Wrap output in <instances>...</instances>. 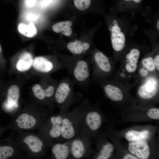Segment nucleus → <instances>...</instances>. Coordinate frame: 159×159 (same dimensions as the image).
I'll use <instances>...</instances> for the list:
<instances>
[{"label":"nucleus","mask_w":159,"mask_h":159,"mask_svg":"<svg viewBox=\"0 0 159 159\" xmlns=\"http://www.w3.org/2000/svg\"><path fill=\"white\" fill-rule=\"evenodd\" d=\"M141 65L138 72L141 77L145 78L148 77L150 73L156 70L153 57L151 56H148L143 58L141 61Z\"/></svg>","instance_id":"f3484780"},{"label":"nucleus","mask_w":159,"mask_h":159,"mask_svg":"<svg viewBox=\"0 0 159 159\" xmlns=\"http://www.w3.org/2000/svg\"><path fill=\"white\" fill-rule=\"evenodd\" d=\"M123 159H138L135 156L130 154H127L125 155L122 158Z\"/></svg>","instance_id":"7c9ffc66"},{"label":"nucleus","mask_w":159,"mask_h":159,"mask_svg":"<svg viewBox=\"0 0 159 159\" xmlns=\"http://www.w3.org/2000/svg\"><path fill=\"white\" fill-rule=\"evenodd\" d=\"M32 90L34 97L41 101L50 98L55 93L54 87L51 85L44 89L39 84H36L32 87Z\"/></svg>","instance_id":"dca6fc26"},{"label":"nucleus","mask_w":159,"mask_h":159,"mask_svg":"<svg viewBox=\"0 0 159 159\" xmlns=\"http://www.w3.org/2000/svg\"><path fill=\"white\" fill-rule=\"evenodd\" d=\"M20 95V89L18 86L12 85L9 87L4 104L5 107L7 110H13L18 107Z\"/></svg>","instance_id":"9b49d317"},{"label":"nucleus","mask_w":159,"mask_h":159,"mask_svg":"<svg viewBox=\"0 0 159 159\" xmlns=\"http://www.w3.org/2000/svg\"><path fill=\"white\" fill-rule=\"evenodd\" d=\"M148 116L150 118L155 120L159 119V109L153 108L150 109L147 112Z\"/></svg>","instance_id":"c85d7f7f"},{"label":"nucleus","mask_w":159,"mask_h":159,"mask_svg":"<svg viewBox=\"0 0 159 159\" xmlns=\"http://www.w3.org/2000/svg\"><path fill=\"white\" fill-rule=\"evenodd\" d=\"M142 0H119L117 3V6L123 11L131 10L139 7Z\"/></svg>","instance_id":"393cba45"},{"label":"nucleus","mask_w":159,"mask_h":159,"mask_svg":"<svg viewBox=\"0 0 159 159\" xmlns=\"http://www.w3.org/2000/svg\"><path fill=\"white\" fill-rule=\"evenodd\" d=\"M158 81L153 76L145 77L138 90L140 97L144 100L151 99L156 95L158 90Z\"/></svg>","instance_id":"6e6552de"},{"label":"nucleus","mask_w":159,"mask_h":159,"mask_svg":"<svg viewBox=\"0 0 159 159\" xmlns=\"http://www.w3.org/2000/svg\"><path fill=\"white\" fill-rule=\"evenodd\" d=\"M44 113L30 111L19 112L13 120V127L19 130L34 129L43 123Z\"/></svg>","instance_id":"f03ea898"},{"label":"nucleus","mask_w":159,"mask_h":159,"mask_svg":"<svg viewBox=\"0 0 159 159\" xmlns=\"http://www.w3.org/2000/svg\"><path fill=\"white\" fill-rule=\"evenodd\" d=\"M1 48L0 46V52H1Z\"/></svg>","instance_id":"f704fd0d"},{"label":"nucleus","mask_w":159,"mask_h":159,"mask_svg":"<svg viewBox=\"0 0 159 159\" xmlns=\"http://www.w3.org/2000/svg\"><path fill=\"white\" fill-rule=\"evenodd\" d=\"M15 146L5 145L0 146V159L13 158L18 152Z\"/></svg>","instance_id":"a878e982"},{"label":"nucleus","mask_w":159,"mask_h":159,"mask_svg":"<svg viewBox=\"0 0 159 159\" xmlns=\"http://www.w3.org/2000/svg\"><path fill=\"white\" fill-rule=\"evenodd\" d=\"M104 92L108 97L111 100L116 102L121 101L123 97L122 92L118 86L108 84L104 87Z\"/></svg>","instance_id":"a211bd4d"},{"label":"nucleus","mask_w":159,"mask_h":159,"mask_svg":"<svg viewBox=\"0 0 159 159\" xmlns=\"http://www.w3.org/2000/svg\"><path fill=\"white\" fill-rule=\"evenodd\" d=\"M140 55L138 48L131 49L126 54L124 61V67L126 71L129 74L135 73L137 70Z\"/></svg>","instance_id":"9d476101"},{"label":"nucleus","mask_w":159,"mask_h":159,"mask_svg":"<svg viewBox=\"0 0 159 159\" xmlns=\"http://www.w3.org/2000/svg\"><path fill=\"white\" fill-rule=\"evenodd\" d=\"M150 132L148 130L138 131L131 130L125 135V138L128 141L133 142L145 140L148 138Z\"/></svg>","instance_id":"5701e85b"},{"label":"nucleus","mask_w":159,"mask_h":159,"mask_svg":"<svg viewBox=\"0 0 159 159\" xmlns=\"http://www.w3.org/2000/svg\"><path fill=\"white\" fill-rule=\"evenodd\" d=\"M74 4L78 9L83 11L87 9L90 6L91 0H74Z\"/></svg>","instance_id":"cd10ccee"},{"label":"nucleus","mask_w":159,"mask_h":159,"mask_svg":"<svg viewBox=\"0 0 159 159\" xmlns=\"http://www.w3.org/2000/svg\"><path fill=\"white\" fill-rule=\"evenodd\" d=\"M73 74L75 79L79 82H83L90 76L89 67L85 60H79L76 63L73 69Z\"/></svg>","instance_id":"ddd939ff"},{"label":"nucleus","mask_w":159,"mask_h":159,"mask_svg":"<svg viewBox=\"0 0 159 159\" xmlns=\"http://www.w3.org/2000/svg\"><path fill=\"white\" fill-rule=\"evenodd\" d=\"M154 64L156 70H159V55L157 54L153 57Z\"/></svg>","instance_id":"c756f323"},{"label":"nucleus","mask_w":159,"mask_h":159,"mask_svg":"<svg viewBox=\"0 0 159 159\" xmlns=\"http://www.w3.org/2000/svg\"><path fill=\"white\" fill-rule=\"evenodd\" d=\"M33 65L36 69L44 73L50 72L54 68L53 63L50 60L42 57L35 58L33 60Z\"/></svg>","instance_id":"6ab92c4d"},{"label":"nucleus","mask_w":159,"mask_h":159,"mask_svg":"<svg viewBox=\"0 0 159 159\" xmlns=\"http://www.w3.org/2000/svg\"><path fill=\"white\" fill-rule=\"evenodd\" d=\"M52 0H44V2L45 4H49L52 1Z\"/></svg>","instance_id":"72a5a7b5"},{"label":"nucleus","mask_w":159,"mask_h":159,"mask_svg":"<svg viewBox=\"0 0 159 159\" xmlns=\"http://www.w3.org/2000/svg\"><path fill=\"white\" fill-rule=\"evenodd\" d=\"M90 47V44L78 40L69 43L67 45L68 49L72 54L79 55L84 53Z\"/></svg>","instance_id":"412c9836"},{"label":"nucleus","mask_w":159,"mask_h":159,"mask_svg":"<svg viewBox=\"0 0 159 159\" xmlns=\"http://www.w3.org/2000/svg\"><path fill=\"white\" fill-rule=\"evenodd\" d=\"M102 118L101 115L95 111L82 112L81 118L82 132L86 134L88 131H94L101 126Z\"/></svg>","instance_id":"423d86ee"},{"label":"nucleus","mask_w":159,"mask_h":159,"mask_svg":"<svg viewBox=\"0 0 159 159\" xmlns=\"http://www.w3.org/2000/svg\"><path fill=\"white\" fill-rule=\"evenodd\" d=\"M18 146L34 157H40L45 153L50 143L43 136L26 133L21 134L18 139Z\"/></svg>","instance_id":"f257e3e1"},{"label":"nucleus","mask_w":159,"mask_h":159,"mask_svg":"<svg viewBox=\"0 0 159 159\" xmlns=\"http://www.w3.org/2000/svg\"><path fill=\"white\" fill-rule=\"evenodd\" d=\"M95 63L102 72L108 73L110 72L112 69V66L109 58L102 52L98 51L94 55Z\"/></svg>","instance_id":"2eb2a0df"},{"label":"nucleus","mask_w":159,"mask_h":159,"mask_svg":"<svg viewBox=\"0 0 159 159\" xmlns=\"http://www.w3.org/2000/svg\"><path fill=\"white\" fill-rule=\"evenodd\" d=\"M114 151V147L112 144L107 143L104 144L100 149L97 159H108L111 156Z\"/></svg>","instance_id":"bb28decb"},{"label":"nucleus","mask_w":159,"mask_h":159,"mask_svg":"<svg viewBox=\"0 0 159 159\" xmlns=\"http://www.w3.org/2000/svg\"><path fill=\"white\" fill-rule=\"evenodd\" d=\"M17 28L21 34L28 37H33L37 33V28L32 23L28 24L20 23L18 24Z\"/></svg>","instance_id":"b1692460"},{"label":"nucleus","mask_w":159,"mask_h":159,"mask_svg":"<svg viewBox=\"0 0 159 159\" xmlns=\"http://www.w3.org/2000/svg\"><path fill=\"white\" fill-rule=\"evenodd\" d=\"M110 32L112 47L115 51L120 52L124 48L126 44V37L117 20L114 19L109 28Z\"/></svg>","instance_id":"0eeeda50"},{"label":"nucleus","mask_w":159,"mask_h":159,"mask_svg":"<svg viewBox=\"0 0 159 159\" xmlns=\"http://www.w3.org/2000/svg\"><path fill=\"white\" fill-rule=\"evenodd\" d=\"M33 60L31 54L26 52L20 56L16 65L17 69L21 72H24L29 69L33 64Z\"/></svg>","instance_id":"aec40b11"},{"label":"nucleus","mask_w":159,"mask_h":159,"mask_svg":"<svg viewBox=\"0 0 159 159\" xmlns=\"http://www.w3.org/2000/svg\"><path fill=\"white\" fill-rule=\"evenodd\" d=\"M128 150L130 153L138 158L147 159L150 156V148L145 140L130 142L129 144Z\"/></svg>","instance_id":"1a4fd4ad"},{"label":"nucleus","mask_w":159,"mask_h":159,"mask_svg":"<svg viewBox=\"0 0 159 159\" xmlns=\"http://www.w3.org/2000/svg\"><path fill=\"white\" fill-rule=\"evenodd\" d=\"M64 114L52 115L41 125L44 128L42 136L50 142L51 140L61 139V124Z\"/></svg>","instance_id":"20e7f679"},{"label":"nucleus","mask_w":159,"mask_h":159,"mask_svg":"<svg viewBox=\"0 0 159 159\" xmlns=\"http://www.w3.org/2000/svg\"><path fill=\"white\" fill-rule=\"evenodd\" d=\"M52 155L56 159H66L70 156V147L68 141L64 143H58L52 147Z\"/></svg>","instance_id":"4468645a"},{"label":"nucleus","mask_w":159,"mask_h":159,"mask_svg":"<svg viewBox=\"0 0 159 159\" xmlns=\"http://www.w3.org/2000/svg\"><path fill=\"white\" fill-rule=\"evenodd\" d=\"M34 0H28V4L29 5H32V4H34Z\"/></svg>","instance_id":"2f4dec72"},{"label":"nucleus","mask_w":159,"mask_h":159,"mask_svg":"<svg viewBox=\"0 0 159 159\" xmlns=\"http://www.w3.org/2000/svg\"><path fill=\"white\" fill-rule=\"evenodd\" d=\"M81 114L74 111L64 114L61 124V139L67 141L79 135L81 129Z\"/></svg>","instance_id":"7ed1b4c3"},{"label":"nucleus","mask_w":159,"mask_h":159,"mask_svg":"<svg viewBox=\"0 0 159 159\" xmlns=\"http://www.w3.org/2000/svg\"><path fill=\"white\" fill-rule=\"evenodd\" d=\"M156 28L158 30H159V20H158L156 22Z\"/></svg>","instance_id":"473e14b6"},{"label":"nucleus","mask_w":159,"mask_h":159,"mask_svg":"<svg viewBox=\"0 0 159 159\" xmlns=\"http://www.w3.org/2000/svg\"><path fill=\"white\" fill-rule=\"evenodd\" d=\"M68 141L70 156L74 159H80L87 156L88 153L87 135L82 133Z\"/></svg>","instance_id":"39448f33"},{"label":"nucleus","mask_w":159,"mask_h":159,"mask_svg":"<svg viewBox=\"0 0 159 159\" xmlns=\"http://www.w3.org/2000/svg\"><path fill=\"white\" fill-rule=\"evenodd\" d=\"M72 89L70 85L64 81L59 85L54 93V97L56 102L60 105H63L70 96Z\"/></svg>","instance_id":"f8f14e48"},{"label":"nucleus","mask_w":159,"mask_h":159,"mask_svg":"<svg viewBox=\"0 0 159 159\" xmlns=\"http://www.w3.org/2000/svg\"><path fill=\"white\" fill-rule=\"evenodd\" d=\"M72 22L70 20H67L57 23L52 27L53 30L56 33H62L67 37L70 36L72 33L71 28Z\"/></svg>","instance_id":"4be33fe9"}]
</instances>
